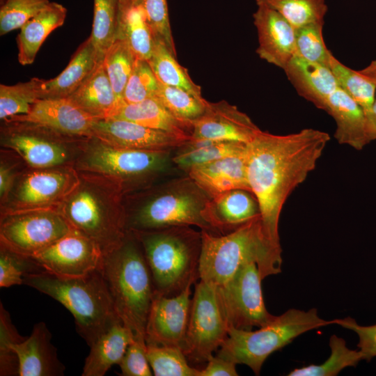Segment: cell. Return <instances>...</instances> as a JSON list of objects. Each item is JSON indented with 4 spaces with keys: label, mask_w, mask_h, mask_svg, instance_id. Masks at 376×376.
Wrapping results in <instances>:
<instances>
[{
    "label": "cell",
    "mask_w": 376,
    "mask_h": 376,
    "mask_svg": "<svg viewBox=\"0 0 376 376\" xmlns=\"http://www.w3.org/2000/svg\"><path fill=\"white\" fill-rule=\"evenodd\" d=\"M113 147L147 151H174L189 138L118 118L97 119L92 136Z\"/></svg>",
    "instance_id": "cell-16"
},
{
    "label": "cell",
    "mask_w": 376,
    "mask_h": 376,
    "mask_svg": "<svg viewBox=\"0 0 376 376\" xmlns=\"http://www.w3.org/2000/svg\"><path fill=\"white\" fill-rule=\"evenodd\" d=\"M136 60L129 45L120 38H116L104 56L103 65L119 102H124V91Z\"/></svg>",
    "instance_id": "cell-39"
},
{
    "label": "cell",
    "mask_w": 376,
    "mask_h": 376,
    "mask_svg": "<svg viewBox=\"0 0 376 376\" xmlns=\"http://www.w3.org/2000/svg\"><path fill=\"white\" fill-rule=\"evenodd\" d=\"M150 58L147 61L158 81L167 86L183 89L192 95L203 97L201 88L190 77L188 70L182 66L166 43L153 37Z\"/></svg>",
    "instance_id": "cell-34"
},
{
    "label": "cell",
    "mask_w": 376,
    "mask_h": 376,
    "mask_svg": "<svg viewBox=\"0 0 376 376\" xmlns=\"http://www.w3.org/2000/svg\"><path fill=\"white\" fill-rule=\"evenodd\" d=\"M280 13L295 29L312 23H324L328 10L325 0H256Z\"/></svg>",
    "instance_id": "cell-38"
},
{
    "label": "cell",
    "mask_w": 376,
    "mask_h": 376,
    "mask_svg": "<svg viewBox=\"0 0 376 376\" xmlns=\"http://www.w3.org/2000/svg\"><path fill=\"white\" fill-rule=\"evenodd\" d=\"M201 235L199 280L221 288L249 262L257 264L263 279L281 272V249L265 236L260 216L225 235L206 230Z\"/></svg>",
    "instance_id": "cell-2"
},
{
    "label": "cell",
    "mask_w": 376,
    "mask_h": 376,
    "mask_svg": "<svg viewBox=\"0 0 376 376\" xmlns=\"http://www.w3.org/2000/svg\"><path fill=\"white\" fill-rule=\"evenodd\" d=\"M134 338L120 318L114 320L90 345L81 375H104L112 366L119 364Z\"/></svg>",
    "instance_id": "cell-26"
},
{
    "label": "cell",
    "mask_w": 376,
    "mask_h": 376,
    "mask_svg": "<svg viewBox=\"0 0 376 376\" xmlns=\"http://www.w3.org/2000/svg\"><path fill=\"white\" fill-rule=\"evenodd\" d=\"M159 83L148 62L136 58L124 91L123 101L133 104L155 96Z\"/></svg>",
    "instance_id": "cell-44"
},
{
    "label": "cell",
    "mask_w": 376,
    "mask_h": 376,
    "mask_svg": "<svg viewBox=\"0 0 376 376\" xmlns=\"http://www.w3.org/2000/svg\"><path fill=\"white\" fill-rule=\"evenodd\" d=\"M330 324H335V320L322 319L315 308L307 311L289 309L255 331L230 327L217 355L236 364H244L258 375L263 364L273 352L299 335Z\"/></svg>",
    "instance_id": "cell-8"
},
{
    "label": "cell",
    "mask_w": 376,
    "mask_h": 376,
    "mask_svg": "<svg viewBox=\"0 0 376 376\" xmlns=\"http://www.w3.org/2000/svg\"><path fill=\"white\" fill-rule=\"evenodd\" d=\"M4 121L6 125L1 130L2 144L17 152L31 166L49 169L68 159L65 143L70 135L31 123Z\"/></svg>",
    "instance_id": "cell-13"
},
{
    "label": "cell",
    "mask_w": 376,
    "mask_h": 376,
    "mask_svg": "<svg viewBox=\"0 0 376 376\" xmlns=\"http://www.w3.org/2000/svg\"><path fill=\"white\" fill-rule=\"evenodd\" d=\"M146 16L153 37L162 39L176 56L166 0H137Z\"/></svg>",
    "instance_id": "cell-46"
},
{
    "label": "cell",
    "mask_w": 376,
    "mask_h": 376,
    "mask_svg": "<svg viewBox=\"0 0 376 376\" xmlns=\"http://www.w3.org/2000/svg\"><path fill=\"white\" fill-rule=\"evenodd\" d=\"M99 270L118 316L134 338L145 340L155 290L141 246L132 232L127 230L122 243L104 254Z\"/></svg>",
    "instance_id": "cell-3"
},
{
    "label": "cell",
    "mask_w": 376,
    "mask_h": 376,
    "mask_svg": "<svg viewBox=\"0 0 376 376\" xmlns=\"http://www.w3.org/2000/svg\"><path fill=\"white\" fill-rule=\"evenodd\" d=\"M44 79L33 77L15 85H0V118L26 114L32 104L40 98Z\"/></svg>",
    "instance_id": "cell-37"
},
{
    "label": "cell",
    "mask_w": 376,
    "mask_h": 376,
    "mask_svg": "<svg viewBox=\"0 0 376 376\" xmlns=\"http://www.w3.org/2000/svg\"><path fill=\"white\" fill-rule=\"evenodd\" d=\"M236 363L218 355H211L205 367L198 369L197 376H237Z\"/></svg>",
    "instance_id": "cell-50"
},
{
    "label": "cell",
    "mask_w": 376,
    "mask_h": 376,
    "mask_svg": "<svg viewBox=\"0 0 376 376\" xmlns=\"http://www.w3.org/2000/svg\"><path fill=\"white\" fill-rule=\"evenodd\" d=\"M335 324L355 332L359 337L357 347L363 353L364 360L370 361L376 357V324L370 326L359 324L356 320L347 317L335 319Z\"/></svg>",
    "instance_id": "cell-49"
},
{
    "label": "cell",
    "mask_w": 376,
    "mask_h": 376,
    "mask_svg": "<svg viewBox=\"0 0 376 376\" xmlns=\"http://www.w3.org/2000/svg\"><path fill=\"white\" fill-rule=\"evenodd\" d=\"M146 354L155 376H197L198 369L178 347L146 344Z\"/></svg>",
    "instance_id": "cell-40"
},
{
    "label": "cell",
    "mask_w": 376,
    "mask_h": 376,
    "mask_svg": "<svg viewBox=\"0 0 376 376\" xmlns=\"http://www.w3.org/2000/svg\"><path fill=\"white\" fill-rule=\"evenodd\" d=\"M0 311V375H12L17 373L19 364L15 353L10 345L22 340L13 325L8 313L1 302Z\"/></svg>",
    "instance_id": "cell-47"
},
{
    "label": "cell",
    "mask_w": 376,
    "mask_h": 376,
    "mask_svg": "<svg viewBox=\"0 0 376 376\" xmlns=\"http://www.w3.org/2000/svg\"><path fill=\"white\" fill-rule=\"evenodd\" d=\"M330 140L328 133L313 128L278 135L260 130L246 143V173L258 201L265 236L281 248L279 222L290 194L315 169Z\"/></svg>",
    "instance_id": "cell-1"
},
{
    "label": "cell",
    "mask_w": 376,
    "mask_h": 376,
    "mask_svg": "<svg viewBox=\"0 0 376 376\" xmlns=\"http://www.w3.org/2000/svg\"><path fill=\"white\" fill-rule=\"evenodd\" d=\"M102 62L68 97L96 119L112 118L124 103L118 100Z\"/></svg>",
    "instance_id": "cell-29"
},
{
    "label": "cell",
    "mask_w": 376,
    "mask_h": 376,
    "mask_svg": "<svg viewBox=\"0 0 376 376\" xmlns=\"http://www.w3.org/2000/svg\"><path fill=\"white\" fill-rule=\"evenodd\" d=\"M51 338L46 324L41 322L35 324L29 337L10 345L17 357L19 375H63L65 366L58 359Z\"/></svg>",
    "instance_id": "cell-22"
},
{
    "label": "cell",
    "mask_w": 376,
    "mask_h": 376,
    "mask_svg": "<svg viewBox=\"0 0 376 376\" xmlns=\"http://www.w3.org/2000/svg\"><path fill=\"white\" fill-rule=\"evenodd\" d=\"M118 365L123 376L152 375L146 354V340L134 338Z\"/></svg>",
    "instance_id": "cell-48"
},
{
    "label": "cell",
    "mask_w": 376,
    "mask_h": 376,
    "mask_svg": "<svg viewBox=\"0 0 376 376\" xmlns=\"http://www.w3.org/2000/svg\"><path fill=\"white\" fill-rule=\"evenodd\" d=\"M262 280L257 264L249 262L225 286L218 288L229 327L251 330L274 319L276 316L268 312L264 303Z\"/></svg>",
    "instance_id": "cell-12"
},
{
    "label": "cell",
    "mask_w": 376,
    "mask_h": 376,
    "mask_svg": "<svg viewBox=\"0 0 376 376\" xmlns=\"http://www.w3.org/2000/svg\"><path fill=\"white\" fill-rule=\"evenodd\" d=\"M359 71L362 75L370 79L376 85V60L372 61L367 66ZM373 111L376 118V100L373 107Z\"/></svg>",
    "instance_id": "cell-52"
},
{
    "label": "cell",
    "mask_w": 376,
    "mask_h": 376,
    "mask_svg": "<svg viewBox=\"0 0 376 376\" xmlns=\"http://www.w3.org/2000/svg\"><path fill=\"white\" fill-rule=\"evenodd\" d=\"M192 227L129 230L141 246L156 292L175 296L199 279L202 235Z\"/></svg>",
    "instance_id": "cell-5"
},
{
    "label": "cell",
    "mask_w": 376,
    "mask_h": 376,
    "mask_svg": "<svg viewBox=\"0 0 376 376\" xmlns=\"http://www.w3.org/2000/svg\"><path fill=\"white\" fill-rule=\"evenodd\" d=\"M186 174L210 198L231 189L251 191L247 180L246 152L195 166Z\"/></svg>",
    "instance_id": "cell-24"
},
{
    "label": "cell",
    "mask_w": 376,
    "mask_h": 376,
    "mask_svg": "<svg viewBox=\"0 0 376 376\" xmlns=\"http://www.w3.org/2000/svg\"><path fill=\"white\" fill-rule=\"evenodd\" d=\"M155 96L173 116L191 124L204 113L208 102L183 89L160 82Z\"/></svg>",
    "instance_id": "cell-41"
},
{
    "label": "cell",
    "mask_w": 376,
    "mask_h": 376,
    "mask_svg": "<svg viewBox=\"0 0 376 376\" xmlns=\"http://www.w3.org/2000/svg\"><path fill=\"white\" fill-rule=\"evenodd\" d=\"M192 125L193 139L247 143L260 131L249 116L225 100L207 102L204 113Z\"/></svg>",
    "instance_id": "cell-17"
},
{
    "label": "cell",
    "mask_w": 376,
    "mask_h": 376,
    "mask_svg": "<svg viewBox=\"0 0 376 376\" xmlns=\"http://www.w3.org/2000/svg\"><path fill=\"white\" fill-rule=\"evenodd\" d=\"M122 193L117 185L109 191L97 182L79 181L57 211L105 254L118 246L127 233Z\"/></svg>",
    "instance_id": "cell-7"
},
{
    "label": "cell",
    "mask_w": 376,
    "mask_h": 376,
    "mask_svg": "<svg viewBox=\"0 0 376 376\" xmlns=\"http://www.w3.org/2000/svg\"><path fill=\"white\" fill-rule=\"evenodd\" d=\"M246 143L190 139L175 149L172 160L175 167L187 173L192 167L246 152Z\"/></svg>",
    "instance_id": "cell-32"
},
{
    "label": "cell",
    "mask_w": 376,
    "mask_h": 376,
    "mask_svg": "<svg viewBox=\"0 0 376 376\" xmlns=\"http://www.w3.org/2000/svg\"><path fill=\"white\" fill-rule=\"evenodd\" d=\"M13 182V174L9 167L3 163L0 166V196L5 199L11 189Z\"/></svg>",
    "instance_id": "cell-51"
},
{
    "label": "cell",
    "mask_w": 376,
    "mask_h": 376,
    "mask_svg": "<svg viewBox=\"0 0 376 376\" xmlns=\"http://www.w3.org/2000/svg\"><path fill=\"white\" fill-rule=\"evenodd\" d=\"M324 23H312L295 29L297 54L309 61L329 68L332 54L323 36Z\"/></svg>",
    "instance_id": "cell-42"
},
{
    "label": "cell",
    "mask_w": 376,
    "mask_h": 376,
    "mask_svg": "<svg viewBox=\"0 0 376 376\" xmlns=\"http://www.w3.org/2000/svg\"><path fill=\"white\" fill-rule=\"evenodd\" d=\"M96 120L69 97H64L38 99L28 113L5 120L31 123L67 135L89 138Z\"/></svg>",
    "instance_id": "cell-18"
},
{
    "label": "cell",
    "mask_w": 376,
    "mask_h": 376,
    "mask_svg": "<svg viewBox=\"0 0 376 376\" xmlns=\"http://www.w3.org/2000/svg\"><path fill=\"white\" fill-rule=\"evenodd\" d=\"M79 182L75 173L70 170H42L30 173L16 189L15 201L18 206L15 212L45 209L43 205L63 199Z\"/></svg>",
    "instance_id": "cell-20"
},
{
    "label": "cell",
    "mask_w": 376,
    "mask_h": 376,
    "mask_svg": "<svg viewBox=\"0 0 376 376\" xmlns=\"http://www.w3.org/2000/svg\"><path fill=\"white\" fill-rule=\"evenodd\" d=\"M191 287L172 297L155 292L146 327V344L174 346L183 351L191 302Z\"/></svg>",
    "instance_id": "cell-15"
},
{
    "label": "cell",
    "mask_w": 376,
    "mask_h": 376,
    "mask_svg": "<svg viewBox=\"0 0 376 376\" xmlns=\"http://www.w3.org/2000/svg\"><path fill=\"white\" fill-rule=\"evenodd\" d=\"M67 9L56 2H49L19 29L17 42L18 61L22 65L32 64L49 33L65 22Z\"/></svg>",
    "instance_id": "cell-28"
},
{
    "label": "cell",
    "mask_w": 376,
    "mask_h": 376,
    "mask_svg": "<svg viewBox=\"0 0 376 376\" xmlns=\"http://www.w3.org/2000/svg\"><path fill=\"white\" fill-rule=\"evenodd\" d=\"M103 256L97 244L74 229L31 258L44 272L79 277L100 269Z\"/></svg>",
    "instance_id": "cell-14"
},
{
    "label": "cell",
    "mask_w": 376,
    "mask_h": 376,
    "mask_svg": "<svg viewBox=\"0 0 376 376\" xmlns=\"http://www.w3.org/2000/svg\"><path fill=\"white\" fill-rule=\"evenodd\" d=\"M23 284L54 299L73 315L77 329L89 346L119 318L99 269L79 277H61L47 272L27 274Z\"/></svg>",
    "instance_id": "cell-6"
},
{
    "label": "cell",
    "mask_w": 376,
    "mask_h": 376,
    "mask_svg": "<svg viewBox=\"0 0 376 376\" xmlns=\"http://www.w3.org/2000/svg\"><path fill=\"white\" fill-rule=\"evenodd\" d=\"M102 61L89 37L79 47L61 73L53 79H44L40 99L68 97Z\"/></svg>",
    "instance_id": "cell-27"
},
{
    "label": "cell",
    "mask_w": 376,
    "mask_h": 376,
    "mask_svg": "<svg viewBox=\"0 0 376 376\" xmlns=\"http://www.w3.org/2000/svg\"><path fill=\"white\" fill-rule=\"evenodd\" d=\"M202 215L213 233L225 235L260 216V209L251 191L236 189L210 198Z\"/></svg>",
    "instance_id": "cell-21"
},
{
    "label": "cell",
    "mask_w": 376,
    "mask_h": 376,
    "mask_svg": "<svg viewBox=\"0 0 376 376\" xmlns=\"http://www.w3.org/2000/svg\"><path fill=\"white\" fill-rule=\"evenodd\" d=\"M118 7L119 0H94L90 38L101 61L117 38Z\"/></svg>",
    "instance_id": "cell-35"
},
{
    "label": "cell",
    "mask_w": 376,
    "mask_h": 376,
    "mask_svg": "<svg viewBox=\"0 0 376 376\" xmlns=\"http://www.w3.org/2000/svg\"><path fill=\"white\" fill-rule=\"evenodd\" d=\"M44 272L35 261L1 246L0 287L23 284L24 275Z\"/></svg>",
    "instance_id": "cell-45"
},
{
    "label": "cell",
    "mask_w": 376,
    "mask_h": 376,
    "mask_svg": "<svg viewBox=\"0 0 376 376\" xmlns=\"http://www.w3.org/2000/svg\"><path fill=\"white\" fill-rule=\"evenodd\" d=\"M260 58L283 70L297 54L295 28L277 11L257 4L253 14Z\"/></svg>",
    "instance_id": "cell-19"
},
{
    "label": "cell",
    "mask_w": 376,
    "mask_h": 376,
    "mask_svg": "<svg viewBox=\"0 0 376 376\" xmlns=\"http://www.w3.org/2000/svg\"><path fill=\"white\" fill-rule=\"evenodd\" d=\"M228 329L219 289L199 280L191 298L183 350L188 361L207 362L227 338Z\"/></svg>",
    "instance_id": "cell-10"
},
{
    "label": "cell",
    "mask_w": 376,
    "mask_h": 376,
    "mask_svg": "<svg viewBox=\"0 0 376 376\" xmlns=\"http://www.w3.org/2000/svg\"><path fill=\"white\" fill-rule=\"evenodd\" d=\"M331 354L322 364H311L291 370L288 376H335L343 369L356 366L364 360L360 350H350L346 345L345 340L336 335H332L329 339Z\"/></svg>",
    "instance_id": "cell-36"
},
{
    "label": "cell",
    "mask_w": 376,
    "mask_h": 376,
    "mask_svg": "<svg viewBox=\"0 0 376 376\" xmlns=\"http://www.w3.org/2000/svg\"><path fill=\"white\" fill-rule=\"evenodd\" d=\"M111 118L126 120L150 128L191 138L192 124L173 116L155 96L137 103L127 104L124 102Z\"/></svg>",
    "instance_id": "cell-30"
},
{
    "label": "cell",
    "mask_w": 376,
    "mask_h": 376,
    "mask_svg": "<svg viewBox=\"0 0 376 376\" xmlns=\"http://www.w3.org/2000/svg\"><path fill=\"white\" fill-rule=\"evenodd\" d=\"M210 198L187 175L173 178L130 197L125 207L127 230L196 226L212 233L202 212Z\"/></svg>",
    "instance_id": "cell-4"
},
{
    "label": "cell",
    "mask_w": 376,
    "mask_h": 376,
    "mask_svg": "<svg viewBox=\"0 0 376 376\" xmlns=\"http://www.w3.org/2000/svg\"><path fill=\"white\" fill-rule=\"evenodd\" d=\"M91 138L83 166L91 171L109 176L123 192L149 187L177 169L172 160L173 151L123 149Z\"/></svg>",
    "instance_id": "cell-9"
},
{
    "label": "cell",
    "mask_w": 376,
    "mask_h": 376,
    "mask_svg": "<svg viewBox=\"0 0 376 376\" xmlns=\"http://www.w3.org/2000/svg\"><path fill=\"white\" fill-rule=\"evenodd\" d=\"M117 38L129 45L136 58L148 61L150 58L153 34L137 0H119Z\"/></svg>",
    "instance_id": "cell-31"
},
{
    "label": "cell",
    "mask_w": 376,
    "mask_h": 376,
    "mask_svg": "<svg viewBox=\"0 0 376 376\" xmlns=\"http://www.w3.org/2000/svg\"><path fill=\"white\" fill-rule=\"evenodd\" d=\"M324 111L336 123L334 137L338 143L359 150L373 141L363 109L340 87L329 96Z\"/></svg>",
    "instance_id": "cell-23"
},
{
    "label": "cell",
    "mask_w": 376,
    "mask_h": 376,
    "mask_svg": "<svg viewBox=\"0 0 376 376\" xmlns=\"http://www.w3.org/2000/svg\"><path fill=\"white\" fill-rule=\"evenodd\" d=\"M283 71L301 97L324 111L329 96L339 87L330 68L306 60L297 54Z\"/></svg>",
    "instance_id": "cell-25"
},
{
    "label": "cell",
    "mask_w": 376,
    "mask_h": 376,
    "mask_svg": "<svg viewBox=\"0 0 376 376\" xmlns=\"http://www.w3.org/2000/svg\"><path fill=\"white\" fill-rule=\"evenodd\" d=\"M329 68L334 75L339 87L344 90L363 109L370 127L373 140H376V118L373 107L376 100V85L338 60L332 54Z\"/></svg>",
    "instance_id": "cell-33"
},
{
    "label": "cell",
    "mask_w": 376,
    "mask_h": 376,
    "mask_svg": "<svg viewBox=\"0 0 376 376\" xmlns=\"http://www.w3.org/2000/svg\"><path fill=\"white\" fill-rule=\"evenodd\" d=\"M49 2V0H1L0 35L20 29Z\"/></svg>",
    "instance_id": "cell-43"
},
{
    "label": "cell",
    "mask_w": 376,
    "mask_h": 376,
    "mask_svg": "<svg viewBox=\"0 0 376 376\" xmlns=\"http://www.w3.org/2000/svg\"><path fill=\"white\" fill-rule=\"evenodd\" d=\"M73 230L58 211L45 208L10 212L1 221V246L31 258Z\"/></svg>",
    "instance_id": "cell-11"
}]
</instances>
